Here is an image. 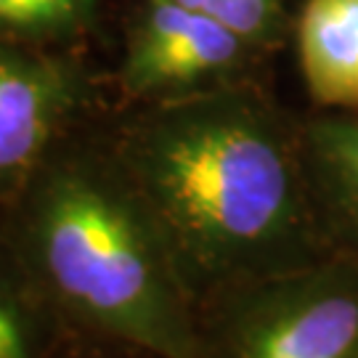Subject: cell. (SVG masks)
Wrapping results in <instances>:
<instances>
[{
  "mask_svg": "<svg viewBox=\"0 0 358 358\" xmlns=\"http://www.w3.org/2000/svg\"><path fill=\"white\" fill-rule=\"evenodd\" d=\"M202 358H358V263L332 255L199 306Z\"/></svg>",
  "mask_w": 358,
  "mask_h": 358,
  "instance_id": "3",
  "label": "cell"
},
{
  "mask_svg": "<svg viewBox=\"0 0 358 358\" xmlns=\"http://www.w3.org/2000/svg\"><path fill=\"white\" fill-rule=\"evenodd\" d=\"M40 310H48L13 252L0 244V356L40 358Z\"/></svg>",
  "mask_w": 358,
  "mask_h": 358,
  "instance_id": "9",
  "label": "cell"
},
{
  "mask_svg": "<svg viewBox=\"0 0 358 358\" xmlns=\"http://www.w3.org/2000/svg\"><path fill=\"white\" fill-rule=\"evenodd\" d=\"M303 154L327 242L334 255L358 263V112L306 120Z\"/></svg>",
  "mask_w": 358,
  "mask_h": 358,
  "instance_id": "6",
  "label": "cell"
},
{
  "mask_svg": "<svg viewBox=\"0 0 358 358\" xmlns=\"http://www.w3.org/2000/svg\"><path fill=\"white\" fill-rule=\"evenodd\" d=\"M0 358H3V356H0Z\"/></svg>",
  "mask_w": 358,
  "mask_h": 358,
  "instance_id": "11",
  "label": "cell"
},
{
  "mask_svg": "<svg viewBox=\"0 0 358 358\" xmlns=\"http://www.w3.org/2000/svg\"><path fill=\"white\" fill-rule=\"evenodd\" d=\"M6 207L3 244L59 319L136 356L202 358L199 306L109 136H66Z\"/></svg>",
  "mask_w": 358,
  "mask_h": 358,
  "instance_id": "2",
  "label": "cell"
},
{
  "mask_svg": "<svg viewBox=\"0 0 358 358\" xmlns=\"http://www.w3.org/2000/svg\"><path fill=\"white\" fill-rule=\"evenodd\" d=\"M99 83L77 48H45L0 35V202L85 125Z\"/></svg>",
  "mask_w": 358,
  "mask_h": 358,
  "instance_id": "5",
  "label": "cell"
},
{
  "mask_svg": "<svg viewBox=\"0 0 358 358\" xmlns=\"http://www.w3.org/2000/svg\"><path fill=\"white\" fill-rule=\"evenodd\" d=\"M257 56V45L210 13L143 0L128 24L117 85L136 106L176 101L247 83Z\"/></svg>",
  "mask_w": 358,
  "mask_h": 358,
  "instance_id": "4",
  "label": "cell"
},
{
  "mask_svg": "<svg viewBox=\"0 0 358 358\" xmlns=\"http://www.w3.org/2000/svg\"><path fill=\"white\" fill-rule=\"evenodd\" d=\"M196 306L332 257L294 122L250 80L136 106L109 136Z\"/></svg>",
  "mask_w": 358,
  "mask_h": 358,
  "instance_id": "1",
  "label": "cell"
},
{
  "mask_svg": "<svg viewBox=\"0 0 358 358\" xmlns=\"http://www.w3.org/2000/svg\"><path fill=\"white\" fill-rule=\"evenodd\" d=\"M194 11L215 16L236 35L250 40L260 51L273 45L284 29V3L287 0H176Z\"/></svg>",
  "mask_w": 358,
  "mask_h": 358,
  "instance_id": "10",
  "label": "cell"
},
{
  "mask_svg": "<svg viewBox=\"0 0 358 358\" xmlns=\"http://www.w3.org/2000/svg\"><path fill=\"white\" fill-rule=\"evenodd\" d=\"M101 0H0V35L45 48H80Z\"/></svg>",
  "mask_w": 358,
  "mask_h": 358,
  "instance_id": "8",
  "label": "cell"
},
{
  "mask_svg": "<svg viewBox=\"0 0 358 358\" xmlns=\"http://www.w3.org/2000/svg\"><path fill=\"white\" fill-rule=\"evenodd\" d=\"M308 93L321 106L358 109V0H308L297 24Z\"/></svg>",
  "mask_w": 358,
  "mask_h": 358,
  "instance_id": "7",
  "label": "cell"
}]
</instances>
